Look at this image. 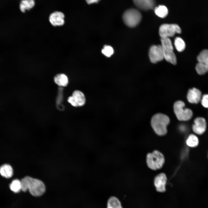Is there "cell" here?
<instances>
[{
    "instance_id": "1",
    "label": "cell",
    "mask_w": 208,
    "mask_h": 208,
    "mask_svg": "<svg viewBox=\"0 0 208 208\" xmlns=\"http://www.w3.org/2000/svg\"><path fill=\"white\" fill-rule=\"evenodd\" d=\"M21 181V190L23 192L28 190L31 195L36 197L41 196L45 192V185L40 180L26 176Z\"/></svg>"
},
{
    "instance_id": "2",
    "label": "cell",
    "mask_w": 208,
    "mask_h": 208,
    "mask_svg": "<svg viewBox=\"0 0 208 208\" xmlns=\"http://www.w3.org/2000/svg\"><path fill=\"white\" fill-rule=\"evenodd\" d=\"M170 120L166 115L157 113L154 115L151 120V126L155 133L159 135H163L167 132V127Z\"/></svg>"
},
{
    "instance_id": "3",
    "label": "cell",
    "mask_w": 208,
    "mask_h": 208,
    "mask_svg": "<svg viewBox=\"0 0 208 208\" xmlns=\"http://www.w3.org/2000/svg\"><path fill=\"white\" fill-rule=\"evenodd\" d=\"M122 19L124 23L129 27L136 26L140 22L142 15L137 10L130 8L126 10L122 16Z\"/></svg>"
},
{
    "instance_id": "4",
    "label": "cell",
    "mask_w": 208,
    "mask_h": 208,
    "mask_svg": "<svg viewBox=\"0 0 208 208\" xmlns=\"http://www.w3.org/2000/svg\"><path fill=\"white\" fill-rule=\"evenodd\" d=\"M184 103L181 101H176L174 104V113L177 118L180 121L190 120L193 115L192 111L190 109L185 108Z\"/></svg>"
},
{
    "instance_id": "5",
    "label": "cell",
    "mask_w": 208,
    "mask_h": 208,
    "mask_svg": "<svg viewBox=\"0 0 208 208\" xmlns=\"http://www.w3.org/2000/svg\"><path fill=\"white\" fill-rule=\"evenodd\" d=\"M165 161L163 155L159 151L155 150L148 153L146 156V163L148 167L153 170L161 168Z\"/></svg>"
},
{
    "instance_id": "6",
    "label": "cell",
    "mask_w": 208,
    "mask_h": 208,
    "mask_svg": "<svg viewBox=\"0 0 208 208\" xmlns=\"http://www.w3.org/2000/svg\"><path fill=\"white\" fill-rule=\"evenodd\" d=\"M161 41L164 59L171 64H176V57L174 52L173 46L170 38H161Z\"/></svg>"
},
{
    "instance_id": "7",
    "label": "cell",
    "mask_w": 208,
    "mask_h": 208,
    "mask_svg": "<svg viewBox=\"0 0 208 208\" xmlns=\"http://www.w3.org/2000/svg\"><path fill=\"white\" fill-rule=\"evenodd\" d=\"M181 32V28L176 24H164L160 26L159 29V34L161 38L172 37L175 34H180Z\"/></svg>"
},
{
    "instance_id": "8",
    "label": "cell",
    "mask_w": 208,
    "mask_h": 208,
    "mask_svg": "<svg viewBox=\"0 0 208 208\" xmlns=\"http://www.w3.org/2000/svg\"><path fill=\"white\" fill-rule=\"evenodd\" d=\"M67 101L72 106L77 107L83 106L86 102V99L82 92L77 90L73 91Z\"/></svg>"
},
{
    "instance_id": "9",
    "label": "cell",
    "mask_w": 208,
    "mask_h": 208,
    "mask_svg": "<svg viewBox=\"0 0 208 208\" xmlns=\"http://www.w3.org/2000/svg\"><path fill=\"white\" fill-rule=\"evenodd\" d=\"M149 56L150 61L153 63H156L162 60L164 58L161 45L151 46L149 51Z\"/></svg>"
},
{
    "instance_id": "10",
    "label": "cell",
    "mask_w": 208,
    "mask_h": 208,
    "mask_svg": "<svg viewBox=\"0 0 208 208\" xmlns=\"http://www.w3.org/2000/svg\"><path fill=\"white\" fill-rule=\"evenodd\" d=\"M207 126L206 119L203 117H198L194 120L192 128L193 131L196 134L201 135L205 131Z\"/></svg>"
},
{
    "instance_id": "11",
    "label": "cell",
    "mask_w": 208,
    "mask_h": 208,
    "mask_svg": "<svg viewBox=\"0 0 208 208\" xmlns=\"http://www.w3.org/2000/svg\"><path fill=\"white\" fill-rule=\"evenodd\" d=\"M202 96L201 92L199 89L193 88L188 91L187 98L189 103L196 104L200 102Z\"/></svg>"
},
{
    "instance_id": "12",
    "label": "cell",
    "mask_w": 208,
    "mask_h": 208,
    "mask_svg": "<svg viewBox=\"0 0 208 208\" xmlns=\"http://www.w3.org/2000/svg\"><path fill=\"white\" fill-rule=\"evenodd\" d=\"M64 15L62 12L55 11L49 16V20L50 23L54 26H61L64 23Z\"/></svg>"
},
{
    "instance_id": "13",
    "label": "cell",
    "mask_w": 208,
    "mask_h": 208,
    "mask_svg": "<svg viewBox=\"0 0 208 208\" xmlns=\"http://www.w3.org/2000/svg\"><path fill=\"white\" fill-rule=\"evenodd\" d=\"M167 178L164 173H161L156 177L154 183L157 191L163 192L165 191Z\"/></svg>"
},
{
    "instance_id": "14",
    "label": "cell",
    "mask_w": 208,
    "mask_h": 208,
    "mask_svg": "<svg viewBox=\"0 0 208 208\" xmlns=\"http://www.w3.org/2000/svg\"><path fill=\"white\" fill-rule=\"evenodd\" d=\"M135 5L139 9L146 10L153 8L155 0H133Z\"/></svg>"
},
{
    "instance_id": "15",
    "label": "cell",
    "mask_w": 208,
    "mask_h": 208,
    "mask_svg": "<svg viewBox=\"0 0 208 208\" xmlns=\"http://www.w3.org/2000/svg\"><path fill=\"white\" fill-rule=\"evenodd\" d=\"M54 80L55 83L60 86L65 87L68 83L67 77L65 74L63 73L56 75L54 77Z\"/></svg>"
},
{
    "instance_id": "16",
    "label": "cell",
    "mask_w": 208,
    "mask_h": 208,
    "mask_svg": "<svg viewBox=\"0 0 208 208\" xmlns=\"http://www.w3.org/2000/svg\"><path fill=\"white\" fill-rule=\"evenodd\" d=\"M0 174L5 178H10L13 174V169L11 166L8 164H3L0 167Z\"/></svg>"
},
{
    "instance_id": "17",
    "label": "cell",
    "mask_w": 208,
    "mask_h": 208,
    "mask_svg": "<svg viewBox=\"0 0 208 208\" xmlns=\"http://www.w3.org/2000/svg\"><path fill=\"white\" fill-rule=\"evenodd\" d=\"M34 0H22L20 3L19 8L22 12L30 10L34 6Z\"/></svg>"
},
{
    "instance_id": "18",
    "label": "cell",
    "mask_w": 208,
    "mask_h": 208,
    "mask_svg": "<svg viewBox=\"0 0 208 208\" xmlns=\"http://www.w3.org/2000/svg\"><path fill=\"white\" fill-rule=\"evenodd\" d=\"M155 14L161 18L165 17L168 14V10L167 8L164 5H159L154 8Z\"/></svg>"
},
{
    "instance_id": "19",
    "label": "cell",
    "mask_w": 208,
    "mask_h": 208,
    "mask_svg": "<svg viewBox=\"0 0 208 208\" xmlns=\"http://www.w3.org/2000/svg\"><path fill=\"white\" fill-rule=\"evenodd\" d=\"M107 208H122L120 202L116 197H111L108 199Z\"/></svg>"
},
{
    "instance_id": "20",
    "label": "cell",
    "mask_w": 208,
    "mask_h": 208,
    "mask_svg": "<svg viewBox=\"0 0 208 208\" xmlns=\"http://www.w3.org/2000/svg\"><path fill=\"white\" fill-rule=\"evenodd\" d=\"M174 44L176 49L179 52H182L185 49V43L181 37H177L175 38L174 40Z\"/></svg>"
},
{
    "instance_id": "21",
    "label": "cell",
    "mask_w": 208,
    "mask_h": 208,
    "mask_svg": "<svg viewBox=\"0 0 208 208\" xmlns=\"http://www.w3.org/2000/svg\"><path fill=\"white\" fill-rule=\"evenodd\" d=\"M195 69L198 74L203 75L208 72V64L198 62L196 65Z\"/></svg>"
},
{
    "instance_id": "22",
    "label": "cell",
    "mask_w": 208,
    "mask_h": 208,
    "mask_svg": "<svg viewBox=\"0 0 208 208\" xmlns=\"http://www.w3.org/2000/svg\"><path fill=\"white\" fill-rule=\"evenodd\" d=\"M187 144L191 147H194L197 146L199 143V140L198 137L195 135H190L187 138L186 141Z\"/></svg>"
},
{
    "instance_id": "23",
    "label": "cell",
    "mask_w": 208,
    "mask_h": 208,
    "mask_svg": "<svg viewBox=\"0 0 208 208\" xmlns=\"http://www.w3.org/2000/svg\"><path fill=\"white\" fill-rule=\"evenodd\" d=\"M10 190L15 193H17L21 190V181L18 179L14 180L10 185Z\"/></svg>"
},
{
    "instance_id": "24",
    "label": "cell",
    "mask_w": 208,
    "mask_h": 208,
    "mask_svg": "<svg viewBox=\"0 0 208 208\" xmlns=\"http://www.w3.org/2000/svg\"><path fill=\"white\" fill-rule=\"evenodd\" d=\"M197 59L198 62L208 64V49L202 51L198 55Z\"/></svg>"
},
{
    "instance_id": "25",
    "label": "cell",
    "mask_w": 208,
    "mask_h": 208,
    "mask_svg": "<svg viewBox=\"0 0 208 208\" xmlns=\"http://www.w3.org/2000/svg\"><path fill=\"white\" fill-rule=\"evenodd\" d=\"M114 52L113 48L109 45L105 46L102 50V53L107 57H110L113 54Z\"/></svg>"
},
{
    "instance_id": "26",
    "label": "cell",
    "mask_w": 208,
    "mask_h": 208,
    "mask_svg": "<svg viewBox=\"0 0 208 208\" xmlns=\"http://www.w3.org/2000/svg\"><path fill=\"white\" fill-rule=\"evenodd\" d=\"M200 102L203 107L208 109V94L203 95Z\"/></svg>"
},
{
    "instance_id": "27",
    "label": "cell",
    "mask_w": 208,
    "mask_h": 208,
    "mask_svg": "<svg viewBox=\"0 0 208 208\" xmlns=\"http://www.w3.org/2000/svg\"><path fill=\"white\" fill-rule=\"evenodd\" d=\"M86 2L88 4H91L94 3H97L99 2L100 0H86Z\"/></svg>"
}]
</instances>
